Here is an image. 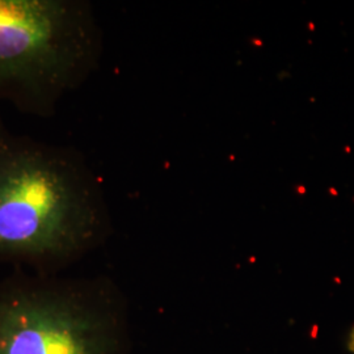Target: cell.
Instances as JSON below:
<instances>
[{"label": "cell", "instance_id": "6da1fadb", "mask_svg": "<svg viewBox=\"0 0 354 354\" xmlns=\"http://www.w3.org/2000/svg\"><path fill=\"white\" fill-rule=\"evenodd\" d=\"M112 228L102 180L74 147L16 134L0 114V260L45 272Z\"/></svg>", "mask_w": 354, "mask_h": 354}, {"label": "cell", "instance_id": "7a4b0ae2", "mask_svg": "<svg viewBox=\"0 0 354 354\" xmlns=\"http://www.w3.org/2000/svg\"><path fill=\"white\" fill-rule=\"evenodd\" d=\"M102 50L87 0H0V102L49 118L99 68Z\"/></svg>", "mask_w": 354, "mask_h": 354}, {"label": "cell", "instance_id": "3957f363", "mask_svg": "<svg viewBox=\"0 0 354 354\" xmlns=\"http://www.w3.org/2000/svg\"><path fill=\"white\" fill-rule=\"evenodd\" d=\"M109 290L13 277L0 285V354H114Z\"/></svg>", "mask_w": 354, "mask_h": 354}, {"label": "cell", "instance_id": "277c9868", "mask_svg": "<svg viewBox=\"0 0 354 354\" xmlns=\"http://www.w3.org/2000/svg\"><path fill=\"white\" fill-rule=\"evenodd\" d=\"M345 346H346V351L349 353L354 354V324L352 326V328L349 329L348 333H346Z\"/></svg>", "mask_w": 354, "mask_h": 354}]
</instances>
